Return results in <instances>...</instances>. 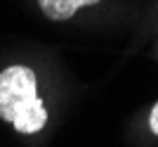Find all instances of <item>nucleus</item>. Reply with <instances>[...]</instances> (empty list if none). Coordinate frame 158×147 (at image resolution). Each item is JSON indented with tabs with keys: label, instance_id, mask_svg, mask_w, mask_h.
Here are the masks:
<instances>
[{
	"label": "nucleus",
	"instance_id": "20e7f679",
	"mask_svg": "<svg viewBox=\"0 0 158 147\" xmlns=\"http://www.w3.org/2000/svg\"><path fill=\"white\" fill-rule=\"evenodd\" d=\"M149 128H151L153 135H158V102H156V107L151 109V114H149Z\"/></svg>",
	"mask_w": 158,
	"mask_h": 147
},
{
	"label": "nucleus",
	"instance_id": "f03ea898",
	"mask_svg": "<svg viewBox=\"0 0 158 147\" xmlns=\"http://www.w3.org/2000/svg\"><path fill=\"white\" fill-rule=\"evenodd\" d=\"M99 0H38V5L43 7V12L54 21H64L69 17L78 12L80 7L97 5Z\"/></svg>",
	"mask_w": 158,
	"mask_h": 147
},
{
	"label": "nucleus",
	"instance_id": "7ed1b4c3",
	"mask_svg": "<svg viewBox=\"0 0 158 147\" xmlns=\"http://www.w3.org/2000/svg\"><path fill=\"white\" fill-rule=\"evenodd\" d=\"M45 121H47V112L43 105H35L33 109H28V112H24L19 116V119H14L12 121V126L19 131V133H38L40 128L45 126Z\"/></svg>",
	"mask_w": 158,
	"mask_h": 147
},
{
	"label": "nucleus",
	"instance_id": "f257e3e1",
	"mask_svg": "<svg viewBox=\"0 0 158 147\" xmlns=\"http://www.w3.org/2000/svg\"><path fill=\"white\" fill-rule=\"evenodd\" d=\"M43 105L35 93V74L28 67H10L0 74V116L12 123L24 112Z\"/></svg>",
	"mask_w": 158,
	"mask_h": 147
}]
</instances>
